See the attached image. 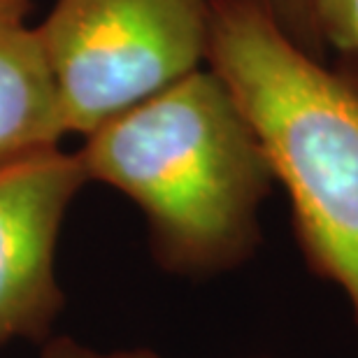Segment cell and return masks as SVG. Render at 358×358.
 <instances>
[{"label":"cell","mask_w":358,"mask_h":358,"mask_svg":"<svg viewBox=\"0 0 358 358\" xmlns=\"http://www.w3.org/2000/svg\"><path fill=\"white\" fill-rule=\"evenodd\" d=\"M91 184L119 191L145 217L156 263L214 277L252 259L272 170L226 84L198 68L82 138Z\"/></svg>","instance_id":"1"},{"label":"cell","mask_w":358,"mask_h":358,"mask_svg":"<svg viewBox=\"0 0 358 358\" xmlns=\"http://www.w3.org/2000/svg\"><path fill=\"white\" fill-rule=\"evenodd\" d=\"M207 68L286 189L300 247L358 324V89L303 52L263 0H212Z\"/></svg>","instance_id":"2"},{"label":"cell","mask_w":358,"mask_h":358,"mask_svg":"<svg viewBox=\"0 0 358 358\" xmlns=\"http://www.w3.org/2000/svg\"><path fill=\"white\" fill-rule=\"evenodd\" d=\"M212 0H56L38 28L68 135L196 73L207 56Z\"/></svg>","instance_id":"3"},{"label":"cell","mask_w":358,"mask_h":358,"mask_svg":"<svg viewBox=\"0 0 358 358\" xmlns=\"http://www.w3.org/2000/svg\"><path fill=\"white\" fill-rule=\"evenodd\" d=\"M87 184L77 152L61 147L0 168V349L54 335L66 307L59 240Z\"/></svg>","instance_id":"4"},{"label":"cell","mask_w":358,"mask_h":358,"mask_svg":"<svg viewBox=\"0 0 358 358\" xmlns=\"http://www.w3.org/2000/svg\"><path fill=\"white\" fill-rule=\"evenodd\" d=\"M68 138L38 28H0V168Z\"/></svg>","instance_id":"5"},{"label":"cell","mask_w":358,"mask_h":358,"mask_svg":"<svg viewBox=\"0 0 358 358\" xmlns=\"http://www.w3.org/2000/svg\"><path fill=\"white\" fill-rule=\"evenodd\" d=\"M312 12L324 45L358 54V0H312Z\"/></svg>","instance_id":"6"},{"label":"cell","mask_w":358,"mask_h":358,"mask_svg":"<svg viewBox=\"0 0 358 358\" xmlns=\"http://www.w3.org/2000/svg\"><path fill=\"white\" fill-rule=\"evenodd\" d=\"M270 14L282 26V31L303 49V52L317 56L324 52V40L317 28L312 12V0H263Z\"/></svg>","instance_id":"7"},{"label":"cell","mask_w":358,"mask_h":358,"mask_svg":"<svg viewBox=\"0 0 358 358\" xmlns=\"http://www.w3.org/2000/svg\"><path fill=\"white\" fill-rule=\"evenodd\" d=\"M38 358H163L152 349L133 347V349H100L91 347L68 335H52L47 342L40 345ZM252 358H270V356H252Z\"/></svg>","instance_id":"8"},{"label":"cell","mask_w":358,"mask_h":358,"mask_svg":"<svg viewBox=\"0 0 358 358\" xmlns=\"http://www.w3.org/2000/svg\"><path fill=\"white\" fill-rule=\"evenodd\" d=\"M33 0H0V28L21 24Z\"/></svg>","instance_id":"9"}]
</instances>
